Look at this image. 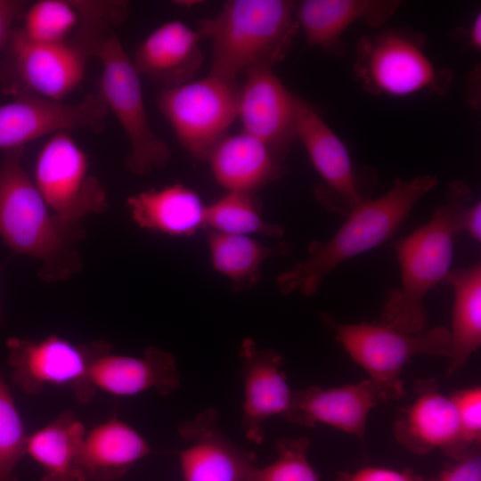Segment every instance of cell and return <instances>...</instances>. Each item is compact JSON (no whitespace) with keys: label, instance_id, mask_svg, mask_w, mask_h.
<instances>
[{"label":"cell","instance_id":"obj_1","mask_svg":"<svg viewBox=\"0 0 481 481\" xmlns=\"http://www.w3.org/2000/svg\"><path fill=\"white\" fill-rule=\"evenodd\" d=\"M23 152L5 151L0 164V237L12 252L40 263V280L64 281L82 269L77 247L85 231L48 207L23 167Z\"/></svg>","mask_w":481,"mask_h":481},{"label":"cell","instance_id":"obj_2","mask_svg":"<svg viewBox=\"0 0 481 481\" xmlns=\"http://www.w3.org/2000/svg\"><path fill=\"white\" fill-rule=\"evenodd\" d=\"M474 194L468 183L452 181L446 198L430 219L394 243L401 266V284L387 296L379 323L406 333L426 330L424 299L451 273L461 217Z\"/></svg>","mask_w":481,"mask_h":481},{"label":"cell","instance_id":"obj_3","mask_svg":"<svg viewBox=\"0 0 481 481\" xmlns=\"http://www.w3.org/2000/svg\"><path fill=\"white\" fill-rule=\"evenodd\" d=\"M437 184V177L430 175L395 179L385 194L355 208L331 238L312 240L306 258L276 277L278 290L283 295H315L339 265L389 240L417 202Z\"/></svg>","mask_w":481,"mask_h":481},{"label":"cell","instance_id":"obj_4","mask_svg":"<svg viewBox=\"0 0 481 481\" xmlns=\"http://www.w3.org/2000/svg\"><path fill=\"white\" fill-rule=\"evenodd\" d=\"M296 3L289 0H231L197 31L211 40V74L237 80L259 67L272 68L289 53L299 30Z\"/></svg>","mask_w":481,"mask_h":481},{"label":"cell","instance_id":"obj_5","mask_svg":"<svg viewBox=\"0 0 481 481\" xmlns=\"http://www.w3.org/2000/svg\"><path fill=\"white\" fill-rule=\"evenodd\" d=\"M114 34L102 24L82 19L74 36L58 44L29 40L17 26L0 67V95L23 92L62 101L84 77L87 62Z\"/></svg>","mask_w":481,"mask_h":481},{"label":"cell","instance_id":"obj_6","mask_svg":"<svg viewBox=\"0 0 481 481\" xmlns=\"http://www.w3.org/2000/svg\"><path fill=\"white\" fill-rule=\"evenodd\" d=\"M426 47V36L409 29H387L363 36L355 48L356 81L375 96L444 95L452 84V72L437 67Z\"/></svg>","mask_w":481,"mask_h":481},{"label":"cell","instance_id":"obj_7","mask_svg":"<svg viewBox=\"0 0 481 481\" xmlns=\"http://www.w3.org/2000/svg\"><path fill=\"white\" fill-rule=\"evenodd\" d=\"M321 315L336 341L367 371L384 401L397 400L404 395L402 372L412 356L451 357V334L445 327L406 333L381 323H343L329 313Z\"/></svg>","mask_w":481,"mask_h":481},{"label":"cell","instance_id":"obj_8","mask_svg":"<svg viewBox=\"0 0 481 481\" xmlns=\"http://www.w3.org/2000/svg\"><path fill=\"white\" fill-rule=\"evenodd\" d=\"M97 57L102 64L98 93L116 116L130 145L126 167L139 175L164 167L170 159L169 147L151 126L140 74L115 34L103 43Z\"/></svg>","mask_w":481,"mask_h":481},{"label":"cell","instance_id":"obj_9","mask_svg":"<svg viewBox=\"0 0 481 481\" xmlns=\"http://www.w3.org/2000/svg\"><path fill=\"white\" fill-rule=\"evenodd\" d=\"M296 135L320 175L314 195L325 210L346 218L359 205L372 199L376 170L358 166L319 111L299 96Z\"/></svg>","mask_w":481,"mask_h":481},{"label":"cell","instance_id":"obj_10","mask_svg":"<svg viewBox=\"0 0 481 481\" xmlns=\"http://www.w3.org/2000/svg\"><path fill=\"white\" fill-rule=\"evenodd\" d=\"M237 80L209 73L206 77L165 88L158 106L180 143L196 159L207 160L237 118Z\"/></svg>","mask_w":481,"mask_h":481},{"label":"cell","instance_id":"obj_11","mask_svg":"<svg viewBox=\"0 0 481 481\" xmlns=\"http://www.w3.org/2000/svg\"><path fill=\"white\" fill-rule=\"evenodd\" d=\"M5 346L12 381L22 392L35 395L47 386L67 387L85 404L97 391L90 380L91 364L111 349L105 340L78 345L54 334L37 340L11 337Z\"/></svg>","mask_w":481,"mask_h":481},{"label":"cell","instance_id":"obj_12","mask_svg":"<svg viewBox=\"0 0 481 481\" xmlns=\"http://www.w3.org/2000/svg\"><path fill=\"white\" fill-rule=\"evenodd\" d=\"M34 183L61 219L80 223L109 207L102 183L90 173L87 157L69 132L50 136L38 152Z\"/></svg>","mask_w":481,"mask_h":481},{"label":"cell","instance_id":"obj_13","mask_svg":"<svg viewBox=\"0 0 481 481\" xmlns=\"http://www.w3.org/2000/svg\"><path fill=\"white\" fill-rule=\"evenodd\" d=\"M109 113L98 92L76 103L20 93L0 106V149L24 148L41 137L73 129L100 131Z\"/></svg>","mask_w":481,"mask_h":481},{"label":"cell","instance_id":"obj_14","mask_svg":"<svg viewBox=\"0 0 481 481\" xmlns=\"http://www.w3.org/2000/svg\"><path fill=\"white\" fill-rule=\"evenodd\" d=\"M244 75L237 113L242 131L262 141L283 161L297 139L298 95L286 88L272 68H255Z\"/></svg>","mask_w":481,"mask_h":481},{"label":"cell","instance_id":"obj_15","mask_svg":"<svg viewBox=\"0 0 481 481\" xmlns=\"http://www.w3.org/2000/svg\"><path fill=\"white\" fill-rule=\"evenodd\" d=\"M186 446L178 452L183 481H249L256 455L230 440L217 426V412L208 408L178 427Z\"/></svg>","mask_w":481,"mask_h":481},{"label":"cell","instance_id":"obj_16","mask_svg":"<svg viewBox=\"0 0 481 481\" xmlns=\"http://www.w3.org/2000/svg\"><path fill=\"white\" fill-rule=\"evenodd\" d=\"M239 355L244 394L241 424L247 438L260 444L268 418L277 415L286 420L293 391L282 371L283 357L275 350L260 348L247 338L240 344Z\"/></svg>","mask_w":481,"mask_h":481},{"label":"cell","instance_id":"obj_17","mask_svg":"<svg viewBox=\"0 0 481 481\" xmlns=\"http://www.w3.org/2000/svg\"><path fill=\"white\" fill-rule=\"evenodd\" d=\"M380 402L384 399L369 379L330 388L312 386L293 391L285 420L305 427L325 424L363 443L368 415Z\"/></svg>","mask_w":481,"mask_h":481},{"label":"cell","instance_id":"obj_18","mask_svg":"<svg viewBox=\"0 0 481 481\" xmlns=\"http://www.w3.org/2000/svg\"><path fill=\"white\" fill-rule=\"evenodd\" d=\"M415 401L404 409L395 424L397 442L418 454L440 450L456 460L468 452L461 439L456 409L451 397L433 383L419 385Z\"/></svg>","mask_w":481,"mask_h":481},{"label":"cell","instance_id":"obj_19","mask_svg":"<svg viewBox=\"0 0 481 481\" xmlns=\"http://www.w3.org/2000/svg\"><path fill=\"white\" fill-rule=\"evenodd\" d=\"M100 354L90 367V380L96 390L117 396H131L154 390L161 395L181 384L175 356L158 347H148L141 356Z\"/></svg>","mask_w":481,"mask_h":481},{"label":"cell","instance_id":"obj_20","mask_svg":"<svg viewBox=\"0 0 481 481\" xmlns=\"http://www.w3.org/2000/svg\"><path fill=\"white\" fill-rule=\"evenodd\" d=\"M395 0H304L296 4V20L306 44L327 54L341 56L345 31L363 20L371 27L385 23L399 7Z\"/></svg>","mask_w":481,"mask_h":481},{"label":"cell","instance_id":"obj_21","mask_svg":"<svg viewBox=\"0 0 481 481\" xmlns=\"http://www.w3.org/2000/svg\"><path fill=\"white\" fill-rule=\"evenodd\" d=\"M199 32L180 20L161 24L137 47L138 73L166 88L192 81L203 62Z\"/></svg>","mask_w":481,"mask_h":481},{"label":"cell","instance_id":"obj_22","mask_svg":"<svg viewBox=\"0 0 481 481\" xmlns=\"http://www.w3.org/2000/svg\"><path fill=\"white\" fill-rule=\"evenodd\" d=\"M206 161L226 192L254 194L283 173L282 161L262 141L244 131L224 136Z\"/></svg>","mask_w":481,"mask_h":481},{"label":"cell","instance_id":"obj_23","mask_svg":"<svg viewBox=\"0 0 481 481\" xmlns=\"http://www.w3.org/2000/svg\"><path fill=\"white\" fill-rule=\"evenodd\" d=\"M151 452L143 436L114 415L86 431L78 459V481L117 480Z\"/></svg>","mask_w":481,"mask_h":481},{"label":"cell","instance_id":"obj_24","mask_svg":"<svg viewBox=\"0 0 481 481\" xmlns=\"http://www.w3.org/2000/svg\"><path fill=\"white\" fill-rule=\"evenodd\" d=\"M207 206L196 192L180 183L143 191L126 200L131 218L140 228L177 237L206 227Z\"/></svg>","mask_w":481,"mask_h":481},{"label":"cell","instance_id":"obj_25","mask_svg":"<svg viewBox=\"0 0 481 481\" xmlns=\"http://www.w3.org/2000/svg\"><path fill=\"white\" fill-rule=\"evenodd\" d=\"M86 434L84 423L70 412L28 436L27 454L44 470L40 481H78V459Z\"/></svg>","mask_w":481,"mask_h":481},{"label":"cell","instance_id":"obj_26","mask_svg":"<svg viewBox=\"0 0 481 481\" xmlns=\"http://www.w3.org/2000/svg\"><path fill=\"white\" fill-rule=\"evenodd\" d=\"M446 282L453 289L451 363L447 375L461 371L481 344V264L452 269Z\"/></svg>","mask_w":481,"mask_h":481},{"label":"cell","instance_id":"obj_27","mask_svg":"<svg viewBox=\"0 0 481 481\" xmlns=\"http://www.w3.org/2000/svg\"><path fill=\"white\" fill-rule=\"evenodd\" d=\"M208 248L214 269L225 276L237 291L249 289L258 283L261 268L268 258L287 255L291 250L288 242L267 246L252 236L212 230H208Z\"/></svg>","mask_w":481,"mask_h":481},{"label":"cell","instance_id":"obj_28","mask_svg":"<svg viewBox=\"0 0 481 481\" xmlns=\"http://www.w3.org/2000/svg\"><path fill=\"white\" fill-rule=\"evenodd\" d=\"M206 227L227 234H258L273 238L284 234L282 226L263 219L254 194L238 192H227L207 206Z\"/></svg>","mask_w":481,"mask_h":481},{"label":"cell","instance_id":"obj_29","mask_svg":"<svg viewBox=\"0 0 481 481\" xmlns=\"http://www.w3.org/2000/svg\"><path fill=\"white\" fill-rule=\"evenodd\" d=\"M20 26L23 35L39 44L68 41L81 23L79 1L40 0L29 4Z\"/></svg>","mask_w":481,"mask_h":481},{"label":"cell","instance_id":"obj_30","mask_svg":"<svg viewBox=\"0 0 481 481\" xmlns=\"http://www.w3.org/2000/svg\"><path fill=\"white\" fill-rule=\"evenodd\" d=\"M28 436L12 394L0 371V481H19L15 470L27 454Z\"/></svg>","mask_w":481,"mask_h":481},{"label":"cell","instance_id":"obj_31","mask_svg":"<svg viewBox=\"0 0 481 481\" xmlns=\"http://www.w3.org/2000/svg\"><path fill=\"white\" fill-rule=\"evenodd\" d=\"M309 444L306 436L278 440L277 458L265 467H256L249 481H320L307 459Z\"/></svg>","mask_w":481,"mask_h":481},{"label":"cell","instance_id":"obj_32","mask_svg":"<svg viewBox=\"0 0 481 481\" xmlns=\"http://www.w3.org/2000/svg\"><path fill=\"white\" fill-rule=\"evenodd\" d=\"M459 421L461 443L468 452L481 438V388L478 386L457 391L450 396Z\"/></svg>","mask_w":481,"mask_h":481},{"label":"cell","instance_id":"obj_33","mask_svg":"<svg viewBox=\"0 0 481 481\" xmlns=\"http://www.w3.org/2000/svg\"><path fill=\"white\" fill-rule=\"evenodd\" d=\"M29 2L0 0V67L16 23L22 20Z\"/></svg>","mask_w":481,"mask_h":481},{"label":"cell","instance_id":"obj_34","mask_svg":"<svg viewBox=\"0 0 481 481\" xmlns=\"http://www.w3.org/2000/svg\"><path fill=\"white\" fill-rule=\"evenodd\" d=\"M337 481H423L410 470L380 467H366L354 473L344 474Z\"/></svg>","mask_w":481,"mask_h":481},{"label":"cell","instance_id":"obj_35","mask_svg":"<svg viewBox=\"0 0 481 481\" xmlns=\"http://www.w3.org/2000/svg\"><path fill=\"white\" fill-rule=\"evenodd\" d=\"M458 462L444 469L433 481H481V458L470 452L457 460Z\"/></svg>","mask_w":481,"mask_h":481},{"label":"cell","instance_id":"obj_36","mask_svg":"<svg viewBox=\"0 0 481 481\" xmlns=\"http://www.w3.org/2000/svg\"><path fill=\"white\" fill-rule=\"evenodd\" d=\"M462 232L477 242L481 240V203L477 201L469 203L463 210L461 217Z\"/></svg>","mask_w":481,"mask_h":481},{"label":"cell","instance_id":"obj_37","mask_svg":"<svg viewBox=\"0 0 481 481\" xmlns=\"http://www.w3.org/2000/svg\"><path fill=\"white\" fill-rule=\"evenodd\" d=\"M465 37L469 45L476 50L481 49V14L476 15L471 25L465 31Z\"/></svg>","mask_w":481,"mask_h":481},{"label":"cell","instance_id":"obj_38","mask_svg":"<svg viewBox=\"0 0 481 481\" xmlns=\"http://www.w3.org/2000/svg\"><path fill=\"white\" fill-rule=\"evenodd\" d=\"M177 4L182 6H192L194 4H198L199 1H176Z\"/></svg>","mask_w":481,"mask_h":481},{"label":"cell","instance_id":"obj_39","mask_svg":"<svg viewBox=\"0 0 481 481\" xmlns=\"http://www.w3.org/2000/svg\"><path fill=\"white\" fill-rule=\"evenodd\" d=\"M2 268L0 267V274H1ZM4 320V312L2 308L1 299H0V323H2Z\"/></svg>","mask_w":481,"mask_h":481}]
</instances>
